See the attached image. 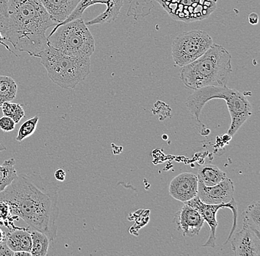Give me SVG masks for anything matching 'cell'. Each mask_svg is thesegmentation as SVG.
<instances>
[{"label":"cell","mask_w":260,"mask_h":256,"mask_svg":"<svg viewBox=\"0 0 260 256\" xmlns=\"http://www.w3.org/2000/svg\"><path fill=\"white\" fill-rule=\"evenodd\" d=\"M243 225L251 228L260 236V202L254 200L251 202L243 212Z\"/></svg>","instance_id":"18"},{"label":"cell","mask_w":260,"mask_h":256,"mask_svg":"<svg viewBox=\"0 0 260 256\" xmlns=\"http://www.w3.org/2000/svg\"><path fill=\"white\" fill-rule=\"evenodd\" d=\"M232 72V56L222 45L212 44L209 49L193 62L181 66L180 77L190 90L226 86Z\"/></svg>","instance_id":"3"},{"label":"cell","mask_w":260,"mask_h":256,"mask_svg":"<svg viewBox=\"0 0 260 256\" xmlns=\"http://www.w3.org/2000/svg\"><path fill=\"white\" fill-rule=\"evenodd\" d=\"M6 150V147H5L3 144H2L1 142H0V152H3V151Z\"/></svg>","instance_id":"34"},{"label":"cell","mask_w":260,"mask_h":256,"mask_svg":"<svg viewBox=\"0 0 260 256\" xmlns=\"http://www.w3.org/2000/svg\"><path fill=\"white\" fill-rule=\"evenodd\" d=\"M124 0H81L72 14L69 16L64 22L59 24H64L75 19L82 17L83 14L86 9L95 4H105L106 10L100 15L95 19L89 20L86 25H95L102 24L110 23L118 18L120 11L123 5Z\"/></svg>","instance_id":"10"},{"label":"cell","mask_w":260,"mask_h":256,"mask_svg":"<svg viewBox=\"0 0 260 256\" xmlns=\"http://www.w3.org/2000/svg\"><path fill=\"white\" fill-rule=\"evenodd\" d=\"M39 58L49 79L65 90L74 89L90 72V58L68 56L49 45Z\"/></svg>","instance_id":"5"},{"label":"cell","mask_w":260,"mask_h":256,"mask_svg":"<svg viewBox=\"0 0 260 256\" xmlns=\"http://www.w3.org/2000/svg\"><path fill=\"white\" fill-rule=\"evenodd\" d=\"M246 97L245 92L229 88L226 86L206 87L194 90L187 100L186 105L197 121H200L201 112L207 102L216 98L225 100L232 118L227 134L232 137L253 114V108Z\"/></svg>","instance_id":"4"},{"label":"cell","mask_w":260,"mask_h":256,"mask_svg":"<svg viewBox=\"0 0 260 256\" xmlns=\"http://www.w3.org/2000/svg\"><path fill=\"white\" fill-rule=\"evenodd\" d=\"M6 241L10 249L14 252H30L31 250V234L27 228H16L11 230L6 235Z\"/></svg>","instance_id":"16"},{"label":"cell","mask_w":260,"mask_h":256,"mask_svg":"<svg viewBox=\"0 0 260 256\" xmlns=\"http://www.w3.org/2000/svg\"><path fill=\"white\" fill-rule=\"evenodd\" d=\"M0 45H3V46L6 48V49L9 50V51L11 52V53H14V52L11 51V49L9 48V47L6 45V39H5V37L3 36V33H2L1 31H0Z\"/></svg>","instance_id":"31"},{"label":"cell","mask_w":260,"mask_h":256,"mask_svg":"<svg viewBox=\"0 0 260 256\" xmlns=\"http://www.w3.org/2000/svg\"><path fill=\"white\" fill-rule=\"evenodd\" d=\"M16 123L8 116L0 118V129L5 132H11L15 129Z\"/></svg>","instance_id":"27"},{"label":"cell","mask_w":260,"mask_h":256,"mask_svg":"<svg viewBox=\"0 0 260 256\" xmlns=\"http://www.w3.org/2000/svg\"><path fill=\"white\" fill-rule=\"evenodd\" d=\"M48 42L50 46L73 57L90 58L95 51V40L82 17L55 26Z\"/></svg>","instance_id":"6"},{"label":"cell","mask_w":260,"mask_h":256,"mask_svg":"<svg viewBox=\"0 0 260 256\" xmlns=\"http://www.w3.org/2000/svg\"><path fill=\"white\" fill-rule=\"evenodd\" d=\"M39 121H40V116L37 115L34 118L25 121L19 128V132H18L17 136L16 137V141L22 142L24 139L27 138L34 134L37 129Z\"/></svg>","instance_id":"24"},{"label":"cell","mask_w":260,"mask_h":256,"mask_svg":"<svg viewBox=\"0 0 260 256\" xmlns=\"http://www.w3.org/2000/svg\"><path fill=\"white\" fill-rule=\"evenodd\" d=\"M1 108L3 115L14 120L16 124L20 122L21 120L25 116L24 108L19 103L6 102V103H3Z\"/></svg>","instance_id":"23"},{"label":"cell","mask_w":260,"mask_h":256,"mask_svg":"<svg viewBox=\"0 0 260 256\" xmlns=\"http://www.w3.org/2000/svg\"><path fill=\"white\" fill-rule=\"evenodd\" d=\"M175 221L177 230L183 236L188 237H193L198 235L205 223L201 213L194 207L186 204L177 213Z\"/></svg>","instance_id":"14"},{"label":"cell","mask_w":260,"mask_h":256,"mask_svg":"<svg viewBox=\"0 0 260 256\" xmlns=\"http://www.w3.org/2000/svg\"><path fill=\"white\" fill-rule=\"evenodd\" d=\"M6 235L5 234L4 232L0 229V244L3 241H6Z\"/></svg>","instance_id":"33"},{"label":"cell","mask_w":260,"mask_h":256,"mask_svg":"<svg viewBox=\"0 0 260 256\" xmlns=\"http://www.w3.org/2000/svg\"><path fill=\"white\" fill-rule=\"evenodd\" d=\"M58 190L41 174H22L0 192V202H6L11 214L22 218L32 230L45 233L51 241L57 237Z\"/></svg>","instance_id":"1"},{"label":"cell","mask_w":260,"mask_h":256,"mask_svg":"<svg viewBox=\"0 0 260 256\" xmlns=\"http://www.w3.org/2000/svg\"><path fill=\"white\" fill-rule=\"evenodd\" d=\"M57 25L40 0H8L3 36L16 50L39 58L48 45L47 30Z\"/></svg>","instance_id":"2"},{"label":"cell","mask_w":260,"mask_h":256,"mask_svg":"<svg viewBox=\"0 0 260 256\" xmlns=\"http://www.w3.org/2000/svg\"><path fill=\"white\" fill-rule=\"evenodd\" d=\"M185 204L196 209L201 213L204 221L207 223L209 228H210V236H209L207 241L203 245V247H214L216 246V229L218 226V223L217 221V213L219 209L225 208V207L231 209L232 213H233L234 225L233 228H232V231L229 234L227 242L229 241L231 236H232L234 231H235L236 227H237V205L235 199H232L229 203L211 205V204L204 203L197 196L194 198L191 199V200L185 202Z\"/></svg>","instance_id":"9"},{"label":"cell","mask_w":260,"mask_h":256,"mask_svg":"<svg viewBox=\"0 0 260 256\" xmlns=\"http://www.w3.org/2000/svg\"><path fill=\"white\" fill-rule=\"evenodd\" d=\"M175 21L190 23L210 17L218 0H155Z\"/></svg>","instance_id":"8"},{"label":"cell","mask_w":260,"mask_h":256,"mask_svg":"<svg viewBox=\"0 0 260 256\" xmlns=\"http://www.w3.org/2000/svg\"><path fill=\"white\" fill-rule=\"evenodd\" d=\"M232 248L236 256H259L260 236L243 225L241 231L232 240Z\"/></svg>","instance_id":"13"},{"label":"cell","mask_w":260,"mask_h":256,"mask_svg":"<svg viewBox=\"0 0 260 256\" xmlns=\"http://www.w3.org/2000/svg\"><path fill=\"white\" fill-rule=\"evenodd\" d=\"M14 158L6 160L0 164V192L5 190L17 177Z\"/></svg>","instance_id":"19"},{"label":"cell","mask_w":260,"mask_h":256,"mask_svg":"<svg viewBox=\"0 0 260 256\" xmlns=\"http://www.w3.org/2000/svg\"><path fill=\"white\" fill-rule=\"evenodd\" d=\"M8 0H0V31L4 33L8 20Z\"/></svg>","instance_id":"26"},{"label":"cell","mask_w":260,"mask_h":256,"mask_svg":"<svg viewBox=\"0 0 260 256\" xmlns=\"http://www.w3.org/2000/svg\"><path fill=\"white\" fill-rule=\"evenodd\" d=\"M212 44V38L207 32L199 30L183 32L172 42L174 62L180 67L186 66L201 57Z\"/></svg>","instance_id":"7"},{"label":"cell","mask_w":260,"mask_h":256,"mask_svg":"<svg viewBox=\"0 0 260 256\" xmlns=\"http://www.w3.org/2000/svg\"><path fill=\"white\" fill-rule=\"evenodd\" d=\"M32 239V247L30 253L32 256H46L48 255L50 240L45 233L34 230L30 231Z\"/></svg>","instance_id":"21"},{"label":"cell","mask_w":260,"mask_h":256,"mask_svg":"<svg viewBox=\"0 0 260 256\" xmlns=\"http://www.w3.org/2000/svg\"><path fill=\"white\" fill-rule=\"evenodd\" d=\"M14 256H32L30 252L27 251H18V252H14Z\"/></svg>","instance_id":"32"},{"label":"cell","mask_w":260,"mask_h":256,"mask_svg":"<svg viewBox=\"0 0 260 256\" xmlns=\"http://www.w3.org/2000/svg\"><path fill=\"white\" fill-rule=\"evenodd\" d=\"M198 191V176L192 173L178 175L171 181L169 187L171 197L183 203L197 197Z\"/></svg>","instance_id":"12"},{"label":"cell","mask_w":260,"mask_h":256,"mask_svg":"<svg viewBox=\"0 0 260 256\" xmlns=\"http://www.w3.org/2000/svg\"><path fill=\"white\" fill-rule=\"evenodd\" d=\"M197 176L205 186H213L223 180L226 174L216 165L207 164L200 168Z\"/></svg>","instance_id":"17"},{"label":"cell","mask_w":260,"mask_h":256,"mask_svg":"<svg viewBox=\"0 0 260 256\" xmlns=\"http://www.w3.org/2000/svg\"><path fill=\"white\" fill-rule=\"evenodd\" d=\"M19 218V217L11 214L9 205L6 202H0V225H5L10 230L15 229L16 227L14 226L13 222Z\"/></svg>","instance_id":"25"},{"label":"cell","mask_w":260,"mask_h":256,"mask_svg":"<svg viewBox=\"0 0 260 256\" xmlns=\"http://www.w3.org/2000/svg\"><path fill=\"white\" fill-rule=\"evenodd\" d=\"M54 176L56 179L59 181V182H64L65 179H66V172L62 168H59V169L55 171Z\"/></svg>","instance_id":"29"},{"label":"cell","mask_w":260,"mask_h":256,"mask_svg":"<svg viewBox=\"0 0 260 256\" xmlns=\"http://www.w3.org/2000/svg\"><path fill=\"white\" fill-rule=\"evenodd\" d=\"M129 2V8L128 10L127 16H133L135 19L138 17H145L149 15L154 6L152 2H148V0H128Z\"/></svg>","instance_id":"22"},{"label":"cell","mask_w":260,"mask_h":256,"mask_svg":"<svg viewBox=\"0 0 260 256\" xmlns=\"http://www.w3.org/2000/svg\"><path fill=\"white\" fill-rule=\"evenodd\" d=\"M57 24L64 22L81 0H40Z\"/></svg>","instance_id":"15"},{"label":"cell","mask_w":260,"mask_h":256,"mask_svg":"<svg viewBox=\"0 0 260 256\" xmlns=\"http://www.w3.org/2000/svg\"><path fill=\"white\" fill-rule=\"evenodd\" d=\"M248 22L252 25H257L259 22V16L256 13H251L248 17Z\"/></svg>","instance_id":"30"},{"label":"cell","mask_w":260,"mask_h":256,"mask_svg":"<svg viewBox=\"0 0 260 256\" xmlns=\"http://www.w3.org/2000/svg\"><path fill=\"white\" fill-rule=\"evenodd\" d=\"M235 186L232 179L225 177L218 184L206 186L198 180V197L202 202L211 205L226 204L234 199Z\"/></svg>","instance_id":"11"},{"label":"cell","mask_w":260,"mask_h":256,"mask_svg":"<svg viewBox=\"0 0 260 256\" xmlns=\"http://www.w3.org/2000/svg\"><path fill=\"white\" fill-rule=\"evenodd\" d=\"M14 252L10 249L4 241L0 244V256H14Z\"/></svg>","instance_id":"28"},{"label":"cell","mask_w":260,"mask_h":256,"mask_svg":"<svg viewBox=\"0 0 260 256\" xmlns=\"http://www.w3.org/2000/svg\"><path fill=\"white\" fill-rule=\"evenodd\" d=\"M17 94V85L10 76H0V108L3 103L15 99Z\"/></svg>","instance_id":"20"}]
</instances>
